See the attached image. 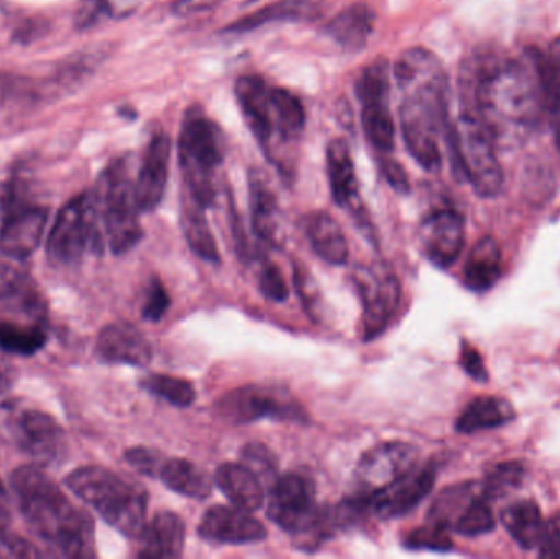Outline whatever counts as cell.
I'll return each instance as SVG.
<instances>
[{"instance_id": "obj_24", "label": "cell", "mask_w": 560, "mask_h": 559, "mask_svg": "<svg viewBox=\"0 0 560 559\" xmlns=\"http://www.w3.org/2000/svg\"><path fill=\"white\" fill-rule=\"evenodd\" d=\"M375 28V13L368 3L355 2L336 13L325 25V35L346 53H359L368 46Z\"/></svg>"}, {"instance_id": "obj_17", "label": "cell", "mask_w": 560, "mask_h": 559, "mask_svg": "<svg viewBox=\"0 0 560 559\" xmlns=\"http://www.w3.org/2000/svg\"><path fill=\"white\" fill-rule=\"evenodd\" d=\"M436 482V468L433 465L415 468L413 471L397 479L394 485L369 496V509L377 517L395 519L413 511L433 491Z\"/></svg>"}, {"instance_id": "obj_54", "label": "cell", "mask_w": 560, "mask_h": 559, "mask_svg": "<svg viewBox=\"0 0 560 559\" xmlns=\"http://www.w3.org/2000/svg\"><path fill=\"white\" fill-rule=\"evenodd\" d=\"M5 374L2 373V370H0V393H2L3 387H5Z\"/></svg>"}, {"instance_id": "obj_14", "label": "cell", "mask_w": 560, "mask_h": 559, "mask_svg": "<svg viewBox=\"0 0 560 559\" xmlns=\"http://www.w3.org/2000/svg\"><path fill=\"white\" fill-rule=\"evenodd\" d=\"M355 286L361 294L364 314H362V338L374 340L390 324L392 317L400 305V279L390 269H355Z\"/></svg>"}, {"instance_id": "obj_51", "label": "cell", "mask_w": 560, "mask_h": 559, "mask_svg": "<svg viewBox=\"0 0 560 559\" xmlns=\"http://www.w3.org/2000/svg\"><path fill=\"white\" fill-rule=\"evenodd\" d=\"M223 0H179L174 5V12L180 16L197 15V13L209 12L222 3Z\"/></svg>"}, {"instance_id": "obj_25", "label": "cell", "mask_w": 560, "mask_h": 559, "mask_svg": "<svg viewBox=\"0 0 560 559\" xmlns=\"http://www.w3.org/2000/svg\"><path fill=\"white\" fill-rule=\"evenodd\" d=\"M215 485L233 505L243 511L253 514L265 505V485L245 463H223L217 469Z\"/></svg>"}, {"instance_id": "obj_39", "label": "cell", "mask_w": 560, "mask_h": 559, "mask_svg": "<svg viewBox=\"0 0 560 559\" xmlns=\"http://www.w3.org/2000/svg\"><path fill=\"white\" fill-rule=\"evenodd\" d=\"M495 524V515H493L492 508H490L489 499L480 494L460 514V517L454 524L453 531L463 535V537H479V535L492 532Z\"/></svg>"}, {"instance_id": "obj_19", "label": "cell", "mask_w": 560, "mask_h": 559, "mask_svg": "<svg viewBox=\"0 0 560 559\" xmlns=\"http://www.w3.org/2000/svg\"><path fill=\"white\" fill-rule=\"evenodd\" d=\"M199 535L210 544L248 545L266 540L265 524L243 509L215 505L209 509L199 524Z\"/></svg>"}, {"instance_id": "obj_55", "label": "cell", "mask_w": 560, "mask_h": 559, "mask_svg": "<svg viewBox=\"0 0 560 559\" xmlns=\"http://www.w3.org/2000/svg\"><path fill=\"white\" fill-rule=\"evenodd\" d=\"M249 3L255 2V0H248Z\"/></svg>"}, {"instance_id": "obj_20", "label": "cell", "mask_w": 560, "mask_h": 559, "mask_svg": "<svg viewBox=\"0 0 560 559\" xmlns=\"http://www.w3.org/2000/svg\"><path fill=\"white\" fill-rule=\"evenodd\" d=\"M171 153L173 141L164 131L151 138L135 180V200L140 213L160 207L170 179Z\"/></svg>"}, {"instance_id": "obj_5", "label": "cell", "mask_w": 560, "mask_h": 559, "mask_svg": "<svg viewBox=\"0 0 560 559\" xmlns=\"http://www.w3.org/2000/svg\"><path fill=\"white\" fill-rule=\"evenodd\" d=\"M65 482L115 531L128 538L141 537L148 511L147 491L141 486L101 466L75 469Z\"/></svg>"}, {"instance_id": "obj_31", "label": "cell", "mask_w": 560, "mask_h": 559, "mask_svg": "<svg viewBox=\"0 0 560 559\" xmlns=\"http://www.w3.org/2000/svg\"><path fill=\"white\" fill-rule=\"evenodd\" d=\"M515 417L512 404L497 396H480L469 403L456 422L459 433H476L499 429Z\"/></svg>"}, {"instance_id": "obj_23", "label": "cell", "mask_w": 560, "mask_h": 559, "mask_svg": "<svg viewBox=\"0 0 560 559\" xmlns=\"http://www.w3.org/2000/svg\"><path fill=\"white\" fill-rule=\"evenodd\" d=\"M326 0H276L259 10L235 20L222 30L225 35H245L272 23L313 22L325 10Z\"/></svg>"}, {"instance_id": "obj_21", "label": "cell", "mask_w": 560, "mask_h": 559, "mask_svg": "<svg viewBox=\"0 0 560 559\" xmlns=\"http://www.w3.org/2000/svg\"><path fill=\"white\" fill-rule=\"evenodd\" d=\"M326 171L332 200L339 207L351 210L361 225L368 223L364 207L359 194L358 176L351 150L342 138H336L326 148ZM369 225V223H368Z\"/></svg>"}, {"instance_id": "obj_10", "label": "cell", "mask_w": 560, "mask_h": 559, "mask_svg": "<svg viewBox=\"0 0 560 559\" xmlns=\"http://www.w3.org/2000/svg\"><path fill=\"white\" fill-rule=\"evenodd\" d=\"M104 226L94 193L81 194L66 203L49 233V259L62 266L75 265L85 253L104 252Z\"/></svg>"}, {"instance_id": "obj_41", "label": "cell", "mask_w": 560, "mask_h": 559, "mask_svg": "<svg viewBox=\"0 0 560 559\" xmlns=\"http://www.w3.org/2000/svg\"><path fill=\"white\" fill-rule=\"evenodd\" d=\"M242 458L245 459V465L261 479L262 485L268 482L269 489H271L276 479L279 478L275 453L261 443H249L243 449Z\"/></svg>"}, {"instance_id": "obj_37", "label": "cell", "mask_w": 560, "mask_h": 559, "mask_svg": "<svg viewBox=\"0 0 560 559\" xmlns=\"http://www.w3.org/2000/svg\"><path fill=\"white\" fill-rule=\"evenodd\" d=\"M140 386L153 396L166 400L171 406L189 407L196 400V389L190 381L170 374H150L141 380Z\"/></svg>"}, {"instance_id": "obj_12", "label": "cell", "mask_w": 560, "mask_h": 559, "mask_svg": "<svg viewBox=\"0 0 560 559\" xmlns=\"http://www.w3.org/2000/svg\"><path fill=\"white\" fill-rule=\"evenodd\" d=\"M361 124L369 144L382 154L394 151L395 127L390 108V66L385 59L369 65L355 82Z\"/></svg>"}, {"instance_id": "obj_42", "label": "cell", "mask_w": 560, "mask_h": 559, "mask_svg": "<svg viewBox=\"0 0 560 559\" xmlns=\"http://www.w3.org/2000/svg\"><path fill=\"white\" fill-rule=\"evenodd\" d=\"M404 545L411 550H433V551H451L453 550V540L450 537V531L438 527V525L428 524L427 527L415 528Z\"/></svg>"}, {"instance_id": "obj_27", "label": "cell", "mask_w": 560, "mask_h": 559, "mask_svg": "<svg viewBox=\"0 0 560 559\" xmlns=\"http://www.w3.org/2000/svg\"><path fill=\"white\" fill-rule=\"evenodd\" d=\"M303 230L312 245L313 252L328 263V265L342 266L348 263L349 246L341 225L323 210L308 213L303 219Z\"/></svg>"}, {"instance_id": "obj_45", "label": "cell", "mask_w": 560, "mask_h": 559, "mask_svg": "<svg viewBox=\"0 0 560 559\" xmlns=\"http://www.w3.org/2000/svg\"><path fill=\"white\" fill-rule=\"evenodd\" d=\"M125 459L131 468L137 469L138 473L144 476H160L161 468L164 465L163 455L160 452L144 449V446L127 450Z\"/></svg>"}, {"instance_id": "obj_49", "label": "cell", "mask_w": 560, "mask_h": 559, "mask_svg": "<svg viewBox=\"0 0 560 559\" xmlns=\"http://www.w3.org/2000/svg\"><path fill=\"white\" fill-rule=\"evenodd\" d=\"M381 171L385 180L390 184L392 189L400 194L410 193V180H408L407 173H405L401 164L385 158V160H382Z\"/></svg>"}, {"instance_id": "obj_8", "label": "cell", "mask_w": 560, "mask_h": 559, "mask_svg": "<svg viewBox=\"0 0 560 559\" xmlns=\"http://www.w3.org/2000/svg\"><path fill=\"white\" fill-rule=\"evenodd\" d=\"M94 196L112 253L125 255L143 238V229L138 220L140 210L135 200V183L127 161H115L105 170Z\"/></svg>"}, {"instance_id": "obj_35", "label": "cell", "mask_w": 560, "mask_h": 559, "mask_svg": "<svg viewBox=\"0 0 560 559\" xmlns=\"http://www.w3.org/2000/svg\"><path fill=\"white\" fill-rule=\"evenodd\" d=\"M536 66H538L539 78L545 89L546 110L552 121L556 141L560 151V46L546 53H533Z\"/></svg>"}, {"instance_id": "obj_3", "label": "cell", "mask_w": 560, "mask_h": 559, "mask_svg": "<svg viewBox=\"0 0 560 559\" xmlns=\"http://www.w3.org/2000/svg\"><path fill=\"white\" fill-rule=\"evenodd\" d=\"M10 488L30 531L58 557H94V524L38 466L10 476Z\"/></svg>"}, {"instance_id": "obj_1", "label": "cell", "mask_w": 560, "mask_h": 559, "mask_svg": "<svg viewBox=\"0 0 560 559\" xmlns=\"http://www.w3.org/2000/svg\"><path fill=\"white\" fill-rule=\"evenodd\" d=\"M525 59L477 55L463 66L460 110L480 118L497 148L525 143L541 124L545 89L533 55Z\"/></svg>"}, {"instance_id": "obj_34", "label": "cell", "mask_w": 560, "mask_h": 559, "mask_svg": "<svg viewBox=\"0 0 560 559\" xmlns=\"http://www.w3.org/2000/svg\"><path fill=\"white\" fill-rule=\"evenodd\" d=\"M480 494H482V485L479 482H460V485L443 489L431 504L430 512H428V524L453 531L460 514Z\"/></svg>"}, {"instance_id": "obj_46", "label": "cell", "mask_w": 560, "mask_h": 559, "mask_svg": "<svg viewBox=\"0 0 560 559\" xmlns=\"http://www.w3.org/2000/svg\"><path fill=\"white\" fill-rule=\"evenodd\" d=\"M293 271H295V275L293 276H295L296 291H299L300 299H302L306 311H308L310 315L313 317V312H316L319 308L318 286H316L315 279L310 275L308 269H306L305 266L300 265V263H295Z\"/></svg>"}, {"instance_id": "obj_18", "label": "cell", "mask_w": 560, "mask_h": 559, "mask_svg": "<svg viewBox=\"0 0 560 559\" xmlns=\"http://www.w3.org/2000/svg\"><path fill=\"white\" fill-rule=\"evenodd\" d=\"M421 245L424 255L438 268H450L463 253L466 243V223L453 209L430 213L421 223Z\"/></svg>"}, {"instance_id": "obj_6", "label": "cell", "mask_w": 560, "mask_h": 559, "mask_svg": "<svg viewBox=\"0 0 560 559\" xmlns=\"http://www.w3.org/2000/svg\"><path fill=\"white\" fill-rule=\"evenodd\" d=\"M186 193L203 207L215 202V176L225 161V135L202 110H187L177 141Z\"/></svg>"}, {"instance_id": "obj_22", "label": "cell", "mask_w": 560, "mask_h": 559, "mask_svg": "<svg viewBox=\"0 0 560 559\" xmlns=\"http://www.w3.org/2000/svg\"><path fill=\"white\" fill-rule=\"evenodd\" d=\"M97 354L107 363L144 368L153 360V348L140 328L131 324H110L97 338Z\"/></svg>"}, {"instance_id": "obj_40", "label": "cell", "mask_w": 560, "mask_h": 559, "mask_svg": "<svg viewBox=\"0 0 560 559\" xmlns=\"http://www.w3.org/2000/svg\"><path fill=\"white\" fill-rule=\"evenodd\" d=\"M525 473V466L518 462L502 463V465L495 466L482 482L483 498L489 501L505 498L506 494L522 486Z\"/></svg>"}, {"instance_id": "obj_30", "label": "cell", "mask_w": 560, "mask_h": 559, "mask_svg": "<svg viewBox=\"0 0 560 559\" xmlns=\"http://www.w3.org/2000/svg\"><path fill=\"white\" fill-rule=\"evenodd\" d=\"M249 210L256 236L268 245H275L279 229L278 197L259 173L249 176Z\"/></svg>"}, {"instance_id": "obj_29", "label": "cell", "mask_w": 560, "mask_h": 559, "mask_svg": "<svg viewBox=\"0 0 560 559\" xmlns=\"http://www.w3.org/2000/svg\"><path fill=\"white\" fill-rule=\"evenodd\" d=\"M206 209L190 194H184L180 226L189 248L203 261L215 265L220 263L219 246L207 220Z\"/></svg>"}, {"instance_id": "obj_50", "label": "cell", "mask_w": 560, "mask_h": 559, "mask_svg": "<svg viewBox=\"0 0 560 559\" xmlns=\"http://www.w3.org/2000/svg\"><path fill=\"white\" fill-rule=\"evenodd\" d=\"M25 278L19 269L12 268L7 263H0V299L13 298L23 289Z\"/></svg>"}, {"instance_id": "obj_52", "label": "cell", "mask_w": 560, "mask_h": 559, "mask_svg": "<svg viewBox=\"0 0 560 559\" xmlns=\"http://www.w3.org/2000/svg\"><path fill=\"white\" fill-rule=\"evenodd\" d=\"M10 498L7 492L5 486L0 481V538L5 537L7 531L10 527V521H12V512H10Z\"/></svg>"}, {"instance_id": "obj_13", "label": "cell", "mask_w": 560, "mask_h": 559, "mask_svg": "<svg viewBox=\"0 0 560 559\" xmlns=\"http://www.w3.org/2000/svg\"><path fill=\"white\" fill-rule=\"evenodd\" d=\"M217 414L233 426L261 419L305 422L306 414L299 403L280 387L252 386L230 391L217 400Z\"/></svg>"}, {"instance_id": "obj_33", "label": "cell", "mask_w": 560, "mask_h": 559, "mask_svg": "<svg viewBox=\"0 0 560 559\" xmlns=\"http://www.w3.org/2000/svg\"><path fill=\"white\" fill-rule=\"evenodd\" d=\"M503 527L509 532L510 537L525 548V550H535L541 540L542 528H545V519H542L541 509L536 502L520 501L503 509Z\"/></svg>"}, {"instance_id": "obj_9", "label": "cell", "mask_w": 560, "mask_h": 559, "mask_svg": "<svg viewBox=\"0 0 560 559\" xmlns=\"http://www.w3.org/2000/svg\"><path fill=\"white\" fill-rule=\"evenodd\" d=\"M268 515L276 525L299 538L302 548L322 544L328 538L326 508L316 504L315 485L299 473L279 476L271 486Z\"/></svg>"}, {"instance_id": "obj_47", "label": "cell", "mask_w": 560, "mask_h": 559, "mask_svg": "<svg viewBox=\"0 0 560 559\" xmlns=\"http://www.w3.org/2000/svg\"><path fill=\"white\" fill-rule=\"evenodd\" d=\"M538 548L539 557L560 558V515L545 522Z\"/></svg>"}, {"instance_id": "obj_43", "label": "cell", "mask_w": 560, "mask_h": 559, "mask_svg": "<svg viewBox=\"0 0 560 559\" xmlns=\"http://www.w3.org/2000/svg\"><path fill=\"white\" fill-rule=\"evenodd\" d=\"M259 289L262 295L272 302H283L289 298L290 291L285 278L276 263L265 261L259 275Z\"/></svg>"}, {"instance_id": "obj_26", "label": "cell", "mask_w": 560, "mask_h": 559, "mask_svg": "<svg viewBox=\"0 0 560 559\" xmlns=\"http://www.w3.org/2000/svg\"><path fill=\"white\" fill-rule=\"evenodd\" d=\"M141 540V558H179L186 545V524L174 512H160L147 524Z\"/></svg>"}, {"instance_id": "obj_2", "label": "cell", "mask_w": 560, "mask_h": 559, "mask_svg": "<svg viewBox=\"0 0 560 559\" xmlns=\"http://www.w3.org/2000/svg\"><path fill=\"white\" fill-rule=\"evenodd\" d=\"M401 91L400 130L405 147L428 173L443 166V143L450 128V82L434 53L410 48L392 69Z\"/></svg>"}, {"instance_id": "obj_32", "label": "cell", "mask_w": 560, "mask_h": 559, "mask_svg": "<svg viewBox=\"0 0 560 559\" xmlns=\"http://www.w3.org/2000/svg\"><path fill=\"white\" fill-rule=\"evenodd\" d=\"M160 478L171 491L184 496V498L196 499V501L210 498L213 491V482L209 475L199 466L183 458L164 462Z\"/></svg>"}, {"instance_id": "obj_7", "label": "cell", "mask_w": 560, "mask_h": 559, "mask_svg": "<svg viewBox=\"0 0 560 559\" xmlns=\"http://www.w3.org/2000/svg\"><path fill=\"white\" fill-rule=\"evenodd\" d=\"M454 173L467 180L480 197L499 196L503 187V167L497 144L482 121L472 112L460 110L446 135Z\"/></svg>"}, {"instance_id": "obj_4", "label": "cell", "mask_w": 560, "mask_h": 559, "mask_svg": "<svg viewBox=\"0 0 560 559\" xmlns=\"http://www.w3.org/2000/svg\"><path fill=\"white\" fill-rule=\"evenodd\" d=\"M235 94L246 125L266 158L283 177L290 179L295 170L293 148H296L305 130L306 114L302 102L287 89L255 74L240 78Z\"/></svg>"}, {"instance_id": "obj_38", "label": "cell", "mask_w": 560, "mask_h": 559, "mask_svg": "<svg viewBox=\"0 0 560 559\" xmlns=\"http://www.w3.org/2000/svg\"><path fill=\"white\" fill-rule=\"evenodd\" d=\"M137 5V0H82L75 12V26L88 30L105 19L128 16L135 12Z\"/></svg>"}, {"instance_id": "obj_48", "label": "cell", "mask_w": 560, "mask_h": 559, "mask_svg": "<svg viewBox=\"0 0 560 559\" xmlns=\"http://www.w3.org/2000/svg\"><path fill=\"white\" fill-rule=\"evenodd\" d=\"M460 366L469 374L472 380L486 383L489 380L486 363H483L482 354L472 347V345L463 343L460 350Z\"/></svg>"}, {"instance_id": "obj_11", "label": "cell", "mask_w": 560, "mask_h": 559, "mask_svg": "<svg viewBox=\"0 0 560 559\" xmlns=\"http://www.w3.org/2000/svg\"><path fill=\"white\" fill-rule=\"evenodd\" d=\"M0 439L36 465H49L61 453L65 433L55 417L12 399L0 404Z\"/></svg>"}, {"instance_id": "obj_36", "label": "cell", "mask_w": 560, "mask_h": 559, "mask_svg": "<svg viewBox=\"0 0 560 559\" xmlns=\"http://www.w3.org/2000/svg\"><path fill=\"white\" fill-rule=\"evenodd\" d=\"M48 341V335L38 325H19L0 322V348L7 353L32 357L38 353Z\"/></svg>"}, {"instance_id": "obj_15", "label": "cell", "mask_w": 560, "mask_h": 559, "mask_svg": "<svg viewBox=\"0 0 560 559\" xmlns=\"http://www.w3.org/2000/svg\"><path fill=\"white\" fill-rule=\"evenodd\" d=\"M418 458L420 452L411 443H381L359 459L355 479L364 494H374L413 471L418 466Z\"/></svg>"}, {"instance_id": "obj_53", "label": "cell", "mask_w": 560, "mask_h": 559, "mask_svg": "<svg viewBox=\"0 0 560 559\" xmlns=\"http://www.w3.org/2000/svg\"><path fill=\"white\" fill-rule=\"evenodd\" d=\"M15 199L16 196L12 187L0 186V220H3L12 203L15 202Z\"/></svg>"}, {"instance_id": "obj_44", "label": "cell", "mask_w": 560, "mask_h": 559, "mask_svg": "<svg viewBox=\"0 0 560 559\" xmlns=\"http://www.w3.org/2000/svg\"><path fill=\"white\" fill-rule=\"evenodd\" d=\"M171 299L167 294L166 288L160 279H153L150 288H148L147 299L143 304V318L144 321L160 322L161 318L166 315L167 308H170Z\"/></svg>"}, {"instance_id": "obj_28", "label": "cell", "mask_w": 560, "mask_h": 559, "mask_svg": "<svg viewBox=\"0 0 560 559\" xmlns=\"http://www.w3.org/2000/svg\"><path fill=\"white\" fill-rule=\"evenodd\" d=\"M502 275V253L492 236H483L470 249L464 265V284L476 292H486Z\"/></svg>"}, {"instance_id": "obj_16", "label": "cell", "mask_w": 560, "mask_h": 559, "mask_svg": "<svg viewBox=\"0 0 560 559\" xmlns=\"http://www.w3.org/2000/svg\"><path fill=\"white\" fill-rule=\"evenodd\" d=\"M48 216V207L30 206L15 199L0 225V252L10 258H28L42 243Z\"/></svg>"}]
</instances>
